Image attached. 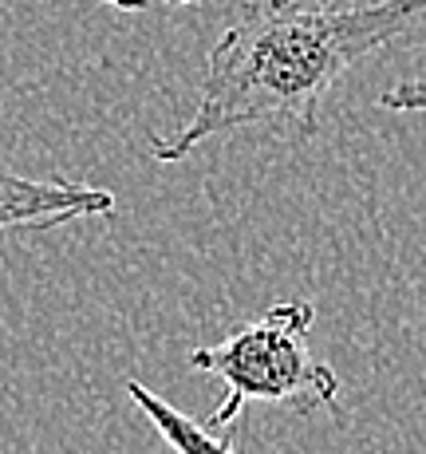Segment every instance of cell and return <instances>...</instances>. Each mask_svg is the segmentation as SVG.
<instances>
[{
  "label": "cell",
  "instance_id": "5",
  "mask_svg": "<svg viewBox=\"0 0 426 454\" xmlns=\"http://www.w3.org/2000/svg\"><path fill=\"white\" fill-rule=\"evenodd\" d=\"M379 107L383 111H426V80H399L379 95Z\"/></svg>",
  "mask_w": 426,
  "mask_h": 454
},
{
  "label": "cell",
  "instance_id": "1",
  "mask_svg": "<svg viewBox=\"0 0 426 454\" xmlns=\"http://www.w3.org/2000/svg\"><path fill=\"white\" fill-rule=\"evenodd\" d=\"M426 20V0H241L217 36L198 87V107L170 138H154V162H182L241 127H289L312 135L320 103L355 64L403 40Z\"/></svg>",
  "mask_w": 426,
  "mask_h": 454
},
{
  "label": "cell",
  "instance_id": "6",
  "mask_svg": "<svg viewBox=\"0 0 426 454\" xmlns=\"http://www.w3.org/2000/svg\"><path fill=\"white\" fill-rule=\"evenodd\" d=\"M111 8H123V12H138V8H154V4H198V0H103Z\"/></svg>",
  "mask_w": 426,
  "mask_h": 454
},
{
  "label": "cell",
  "instance_id": "3",
  "mask_svg": "<svg viewBox=\"0 0 426 454\" xmlns=\"http://www.w3.org/2000/svg\"><path fill=\"white\" fill-rule=\"evenodd\" d=\"M115 209V194L87 182L24 178L0 170V233L8 230H56L75 217H99Z\"/></svg>",
  "mask_w": 426,
  "mask_h": 454
},
{
  "label": "cell",
  "instance_id": "2",
  "mask_svg": "<svg viewBox=\"0 0 426 454\" xmlns=\"http://www.w3.org/2000/svg\"><path fill=\"white\" fill-rule=\"evenodd\" d=\"M312 325H316L312 301H281L217 344L194 348L190 368L225 383V399L205 423L221 431L237 423L249 403H281L297 411L336 407L340 375L312 352Z\"/></svg>",
  "mask_w": 426,
  "mask_h": 454
},
{
  "label": "cell",
  "instance_id": "4",
  "mask_svg": "<svg viewBox=\"0 0 426 454\" xmlns=\"http://www.w3.org/2000/svg\"><path fill=\"white\" fill-rule=\"evenodd\" d=\"M127 395L138 411L151 419V427L162 434V442H167L174 454H237L210 423H198V419H190L186 411H178V407L167 403V399H162L159 391H151L146 383L127 380Z\"/></svg>",
  "mask_w": 426,
  "mask_h": 454
}]
</instances>
